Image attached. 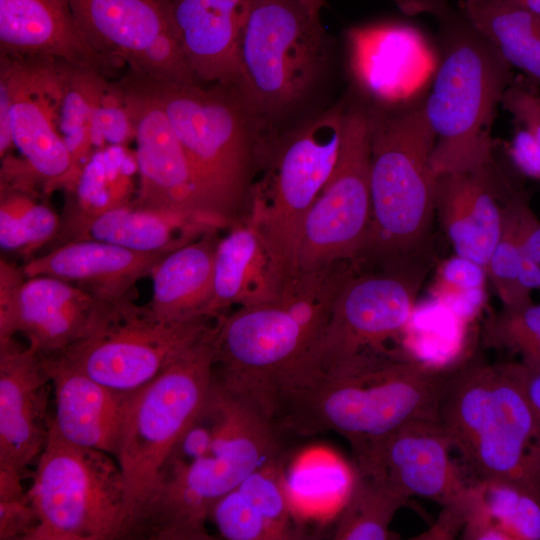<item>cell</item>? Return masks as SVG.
Returning a JSON list of instances; mask_svg holds the SVG:
<instances>
[{"mask_svg": "<svg viewBox=\"0 0 540 540\" xmlns=\"http://www.w3.org/2000/svg\"><path fill=\"white\" fill-rule=\"evenodd\" d=\"M399 8L407 14H414L415 6L418 0H394Z\"/></svg>", "mask_w": 540, "mask_h": 540, "instance_id": "7dc6e473", "label": "cell"}, {"mask_svg": "<svg viewBox=\"0 0 540 540\" xmlns=\"http://www.w3.org/2000/svg\"><path fill=\"white\" fill-rule=\"evenodd\" d=\"M137 76L162 106L183 146L202 214L220 228L247 219L252 119L236 90Z\"/></svg>", "mask_w": 540, "mask_h": 540, "instance_id": "5b68a950", "label": "cell"}, {"mask_svg": "<svg viewBox=\"0 0 540 540\" xmlns=\"http://www.w3.org/2000/svg\"><path fill=\"white\" fill-rule=\"evenodd\" d=\"M42 360L55 395L52 424L58 433L73 444L116 457L133 393L96 382L58 355H42Z\"/></svg>", "mask_w": 540, "mask_h": 540, "instance_id": "cb8c5ba5", "label": "cell"}, {"mask_svg": "<svg viewBox=\"0 0 540 540\" xmlns=\"http://www.w3.org/2000/svg\"><path fill=\"white\" fill-rule=\"evenodd\" d=\"M505 152L519 176L540 181V146L527 130L516 125Z\"/></svg>", "mask_w": 540, "mask_h": 540, "instance_id": "b9f144b4", "label": "cell"}, {"mask_svg": "<svg viewBox=\"0 0 540 540\" xmlns=\"http://www.w3.org/2000/svg\"><path fill=\"white\" fill-rule=\"evenodd\" d=\"M75 240L93 239L128 249L171 252L210 230L213 221L178 212L146 209L128 204L73 217Z\"/></svg>", "mask_w": 540, "mask_h": 540, "instance_id": "83f0119b", "label": "cell"}, {"mask_svg": "<svg viewBox=\"0 0 540 540\" xmlns=\"http://www.w3.org/2000/svg\"><path fill=\"white\" fill-rule=\"evenodd\" d=\"M527 391L534 410L536 426L524 459L519 482L540 496V373L532 372L528 368Z\"/></svg>", "mask_w": 540, "mask_h": 540, "instance_id": "60d3db41", "label": "cell"}, {"mask_svg": "<svg viewBox=\"0 0 540 540\" xmlns=\"http://www.w3.org/2000/svg\"><path fill=\"white\" fill-rule=\"evenodd\" d=\"M60 228L57 214L34 194L1 185L0 246L30 256L49 242Z\"/></svg>", "mask_w": 540, "mask_h": 540, "instance_id": "e575fe53", "label": "cell"}, {"mask_svg": "<svg viewBox=\"0 0 540 540\" xmlns=\"http://www.w3.org/2000/svg\"><path fill=\"white\" fill-rule=\"evenodd\" d=\"M0 58V83L10 96L12 143L22 157L10 158V165L28 182H42L48 192L75 186L80 173L58 124L65 62L4 54Z\"/></svg>", "mask_w": 540, "mask_h": 540, "instance_id": "9a60e30c", "label": "cell"}, {"mask_svg": "<svg viewBox=\"0 0 540 540\" xmlns=\"http://www.w3.org/2000/svg\"><path fill=\"white\" fill-rule=\"evenodd\" d=\"M114 458L65 440L51 424L28 490L39 519L31 540L125 539L126 486Z\"/></svg>", "mask_w": 540, "mask_h": 540, "instance_id": "30bf717a", "label": "cell"}, {"mask_svg": "<svg viewBox=\"0 0 540 540\" xmlns=\"http://www.w3.org/2000/svg\"><path fill=\"white\" fill-rule=\"evenodd\" d=\"M453 453L438 420H424L403 426L355 458L354 468L407 499L419 496L446 506L460 500L472 484Z\"/></svg>", "mask_w": 540, "mask_h": 540, "instance_id": "d6986e66", "label": "cell"}, {"mask_svg": "<svg viewBox=\"0 0 540 540\" xmlns=\"http://www.w3.org/2000/svg\"><path fill=\"white\" fill-rule=\"evenodd\" d=\"M452 368L430 367L404 350L364 353L287 391L274 422L281 432L299 435L336 432L359 458L407 424L438 420Z\"/></svg>", "mask_w": 540, "mask_h": 540, "instance_id": "6da1fadb", "label": "cell"}, {"mask_svg": "<svg viewBox=\"0 0 540 540\" xmlns=\"http://www.w3.org/2000/svg\"><path fill=\"white\" fill-rule=\"evenodd\" d=\"M487 279L485 267L454 254L437 267L431 295L468 326L486 303Z\"/></svg>", "mask_w": 540, "mask_h": 540, "instance_id": "d590c367", "label": "cell"}, {"mask_svg": "<svg viewBox=\"0 0 540 540\" xmlns=\"http://www.w3.org/2000/svg\"><path fill=\"white\" fill-rule=\"evenodd\" d=\"M22 473L0 469V540H31L39 525Z\"/></svg>", "mask_w": 540, "mask_h": 540, "instance_id": "74e56055", "label": "cell"}, {"mask_svg": "<svg viewBox=\"0 0 540 540\" xmlns=\"http://www.w3.org/2000/svg\"><path fill=\"white\" fill-rule=\"evenodd\" d=\"M524 249L527 254L540 264V220L534 213L526 227Z\"/></svg>", "mask_w": 540, "mask_h": 540, "instance_id": "ee69618b", "label": "cell"}, {"mask_svg": "<svg viewBox=\"0 0 540 540\" xmlns=\"http://www.w3.org/2000/svg\"><path fill=\"white\" fill-rule=\"evenodd\" d=\"M134 138V130L117 82L106 81L93 111L91 124L92 145L122 146Z\"/></svg>", "mask_w": 540, "mask_h": 540, "instance_id": "f35d334b", "label": "cell"}, {"mask_svg": "<svg viewBox=\"0 0 540 540\" xmlns=\"http://www.w3.org/2000/svg\"><path fill=\"white\" fill-rule=\"evenodd\" d=\"M0 50L66 62L106 77L122 66L90 45L69 0H0Z\"/></svg>", "mask_w": 540, "mask_h": 540, "instance_id": "603a6c76", "label": "cell"}, {"mask_svg": "<svg viewBox=\"0 0 540 540\" xmlns=\"http://www.w3.org/2000/svg\"><path fill=\"white\" fill-rule=\"evenodd\" d=\"M135 297L136 293L118 300H102L89 332L55 355L96 382L132 394L203 339L215 325L211 320L216 317L162 320L148 304L137 305Z\"/></svg>", "mask_w": 540, "mask_h": 540, "instance_id": "8fae6325", "label": "cell"}, {"mask_svg": "<svg viewBox=\"0 0 540 540\" xmlns=\"http://www.w3.org/2000/svg\"><path fill=\"white\" fill-rule=\"evenodd\" d=\"M168 253L136 251L108 242L81 239L35 257L21 268L26 277H55L100 300L111 301L135 294V284L151 275Z\"/></svg>", "mask_w": 540, "mask_h": 540, "instance_id": "d4e9b609", "label": "cell"}, {"mask_svg": "<svg viewBox=\"0 0 540 540\" xmlns=\"http://www.w3.org/2000/svg\"><path fill=\"white\" fill-rule=\"evenodd\" d=\"M349 68L357 86L389 108L407 104L421 92L436 63L420 32L386 23L354 27L346 34Z\"/></svg>", "mask_w": 540, "mask_h": 540, "instance_id": "44dd1931", "label": "cell"}, {"mask_svg": "<svg viewBox=\"0 0 540 540\" xmlns=\"http://www.w3.org/2000/svg\"><path fill=\"white\" fill-rule=\"evenodd\" d=\"M218 319L210 332L133 393L115 459L125 480V539L155 489L171 448L204 402L214 378Z\"/></svg>", "mask_w": 540, "mask_h": 540, "instance_id": "ba28073f", "label": "cell"}, {"mask_svg": "<svg viewBox=\"0 0 540 540\" xmlns=\"http://www.w3.org/2000/svg\"><path fill=\"white\" fill-rule=\"evenodd\" d=\"M502 1L540 15V0H502Z\"/></svg>", "mask_w": 540, "mask_h": 540, "instance_id": "bcb514c9", "label": "cell"}, {"mask_svg": "<svg viewBox=\"0 0 540 540\" xmlns=\"http://www.w3.org/2000/svg\"><path fill=\"white\" fill-rule=\"evenodd\" d=\"M252 0H172L175 24L198 83L233 87Z\"/></svg>", "mask_w": 540, "mask_h": 540, "instance_id": "484cf974", "label": "cell"}, {"mask_svg": "<svg viewBox=\"0 0 540 540\" xmlns=\"http://www.w3.org/2000/svg\"><path fill=\"white\" fill-rule=\"evenodd\" d=\"M426 12L445 28L447 47L422 104L435 135L431 158L438 175L481 169L493 160L491 129L512 66L465 15L454 13L443 0H429Z\"/></svg>", "mask_w": 540, "mask_h": 540, "instance_id": "7a4b0ae2", "label": "cell"}, {"mask_svg": "<svg viewBox=\"0 0 540 540\" xmlns=\"http://www.w3.org/2000/svg\"><path fill=\"white\" fill-rule=\"evenodd\" d=\"M534 214L527 193L514 191L503 203V225L498 242L486 266L487 278L504 307H518L532 302L519 284L524 253V235Z\"/></svg>", "mask_w": 540, "mask_h": 540, "instance_id": "836d02e7", "label": "cell"}, {"mask_svg": "<svg viewBox=\"0 0 540 540\" xmlns=\"http://www.w3.org/2000/svg\"><path fill=\"white\" fill-rule=\"evenodd\" d=\"M417 254L377 271L360 270L347 282L291 389L358 355L390 350L387 343L403 335L427 272Z\"/></svg>", "mask_w": 540, "mask_h": 540, "instance_id": "7c38bea8", "label": "cell"}, {"mask_svg": "<svg viewBox=\"0 0 540 540\" xmlns=\"http://www.w3.org/2000/svg\"><path fill=\"white\" fill-rule=\"evenodd\" d=\"M467 503L510 540H540V496L523 483L503 479L474 482Z\"/></svg>", "mask_w": 540, "mask_h": 540, "instance_id": "d6a6232c", "label": "cell"}, {"mask_svg": "<svg viewBox=\"0 0 540 540\" xmlns=\"http://www.w3.org/2000/svg\"><path fill=\"white\" fill-rule=\"evenodd\" d=\"M298 2L312 18L320 20V11L325 0H298Z\"/></svg>", "mask_w": 540, "mask_h": 540, "instance_id": "f6af8a7d", "label": "cell"}, {"mask_svg": "<svg viewBox=\"0 0 540 540\" xmlns=\"http://www.w3.org/2000/svg\"><path fill=\"white\" fill-rule=\"evenodd\" d=\"M280 430L252 400L236 394L210 452L158 487L129 539L209 540L215 504L256 469L281 455Z\"/></svg>", "mask_w": 540, "mask_h": 540, "instance_id": "8992f818", "label": "cell"}, {"mask_svg": "<svg viewBox=\"0 0 540 540\" xmlns=\"http://www.w3.org/2000/svg\"><path fill=\"white\" fill-rule=\"evenodd\" d=\"M538 86L524 75L516 76L506 88L501 106L515 125L527 130L540 146V93Z\"/></svg>", "mask_w": 540, "mask_h": 540, "instance_id": "ab89813d", "label": "cell"}, {"mask_svg": "<svg viewBox=\"0 0 540 540\" xmlns=\"http://www.w3.org/2000/svg\"><path fill=\"white\" fill-rule=\"evenodd\" d=\"M101 302L64 280L26 277L0 259V340L21 333L42 355L59 353L89 332Z\"/></svg>", "mask_w": 540, "mask_h": 540, "instance_id": "e0dca14e", "label": "cell"}, {"mask_svg": "<svg viewBox=\"0 0 540 540\" xmlns=\"http://www.w3.org/2000/svg\"><path fill=\"white\" fill-rule=\"evenodd\" d=\"M437 419L472 483L519 481L536 426L527 368L467 356L446 378Z\"/></svg>", "mask_w": 540, "mask_h": 540, "instance_id": "277c9868", "label": "cell"}, {"mask_svg": "<svg viewBox=\"0 0 540 540\" xmlns=\"http://www.w3.org/2000/svg\"><path fill=\"white\" fill-rule=\"evenodd\" d=\"M219 240L217 230H210L168 253L154 267L148 306L158 318L185 321L211 317L209 306Z\"/></svg>", "mask_w": 540, "mask_h": 540, "instance_id": "f546056e", "label": "cell"}, {"mask_svg": "<svg viewBox=\"0 0 540 540\" xmlns=\"http://www.w3.org/2000/svg\"><path fill=\"white\" fill-rule=\"evenodd\" d=\"M346 109L337 104L290 133L251 186L247 219L269 251L280 290L298 274L305 221L337 162Z\"/></svg>", "mask_w": 540, "mask_h": 540, "instance_id": "9c48e42d", "label": "cell"}, {"mask_svg": "<svg viewBox=\"0 0 540 540\" xmlns=\"http://www.w3.org/2000/svg\"><path fill=\"white\" fill-rule=\"evenodd\" d=\"M50 376L40 351L0 340V469L24 472L45 448Z\"/></svg>", "mask_w": 540, "mask_h": 540, "instance_id": "ffe728a7", "label": "cell"}, {"mask_svg": "<svg viewBox=\"0 0 540 540\" xmlns=\"http://www.w3.org/2000/svg\"><path fill=\"white\" fill-rule=\"evenodd\" d=\"M483 336L486 345L518 354L530 371L540 373V304L503 306L487 318Z\"/></svg>", "mask_w": 540, "mask_h": 540, "instance_id": "8d00e7d4", "label": "cell"}, {"mask_svg": "<svg viewBox=\"0 0 540 540\" xmlns=\"http://www.w3.org/2000/svg\"><path fill=\"white\" fill-rule=\"evenodd\" d=\"M371 219L370 117L360 105L347 107L335 167L305 221L298 273L336 261L356 263Z\"/></svg>", "mask_w": 540, "mask_h": 540, "instance_id": "5bb4252c", "label": "cell"}, {"mask_svg": "<svg viewBox=\"0 0 540 540\" xmlns=\"http://www.w3.org/2000/svg\"><path fill=\"white\" fill-rule=\"evenodd\" d=\"M328 52L320 20L298 0H252L233 86L252 122L276 119L300 104L324 71Z\"/></svg>", "mask_w": 540, "mask_h": 540, "instance_id": "52a82bcc", "label": "cell"}, {"mask_svg": "<svg viewBox=\"0 0 540 540\" xmlns=\"http://www.w3.org/2000/svg\"><path fill=\"white\" fill-rule=\"evenodd\" d=\"M515 187L494 162L438 175L435 214L456 255L488 264L503 225V203Z\"/></svg>", "mask_w": 540, "mask_h": 540, "instance_id": "7402d4cb", "label": "cell"}, {"mask_svg": "<svg viewBox=\"0 0 540 540\" xmlns=\"http://www.w3.org/2000/svg\"><path fill=\"white\" fill-rule=\"evenodd\" d=\"M459 7L512 67L540 87V15L502 0H462Z\"/></svg>", "mask_w": 540, "mask_h": 540, "instance_id": "4dcf8cb0", "label": "cell"}, {"mask_svg": "<svg viewBox=\"0 0 540 540\" xmlns=\"http://www.w3.org/2000/svg\"><path fill=\"white\" fill-rule=\"evenodd\" d=\"M117 83L136 141L139 190L132 205L207 218L186 153L162 106L134 73Z\"/></svg>", "mask_w": 540, "mask_h": 540, "instance_id": "ac0fdd59", "label": "cell"}, {"mask_svg": "<svg viewBox=\"0 0 540 540\" xmlns=\"http://www.w3.org/2000/svg\"><path fill=\"white\" fill-rule=\"evenodd\" d=\"M369 112L371 219L356 261L378 269L415 255L435 217V135L422 105Z\"/></svg>", "mask_w": 540, "mask_h": 540, "instance_id": "3957f363", "label": "cell"}, {"mask_svg": "<svg viewBox=\"0 0 540 540\" xmlns=\"http://www.w3.org/2000/svg\"><path fill=\"white\" fill-rule=\"evenodd\" d=\"M283 455L256 469L213 507L209 520L228 540H288L299 536L285 481Z\"/></svg>", "mask_w": 540, "mask_h": 540, "instance_id": "4316f807", "label": "cell"}, {"mask_svg": "<svg viewBox=\"0 0 540 540\" xmlns=\"http://www.w3.org/2000/svg\"><path fill=\"white\" fill-rule=\"evenodd\" d=\"M466 494L460 500L443 506V511L436 523L416 539H452L459 531H462L466 519Z\"/></svg>", "mask_w": 540, "mask_h": 540, "instance_id": "7bdbcfd3", "label": "cell"}, {"mask_svg": "<svg viewBox=\"0 0 540 540\" xmlns=\"http://www.w3.org/2000/svg\"><path fill=\"white\" fill-rule=\"evenodd\" d=\"M216 250L209 315L218 317L233 305L275 302L280 282L269 251L248 220L228 228Z\"/></svg>", "mask_w": 540, "mask_h": 540, "instance_id": "f1b7e54d", "label": "cell"}, {"mask_svg": "<svg viewBox=\"0 0 540 540\" xmlns=\"http://www.w3.org/2000/svg\"><path fill=\"white\" fill-rule=\"evenodd\" d=\"M314 345L277 302L239 307L218 318L214 377L273 420L282 395L298 380Z\"/></svg>", "mask_w": 540, "mask_h": 540, "instance_id": "4fadbf2b", "label": "cell"}, {"mask_svg": "<svg viewBox=\"0 0 540 540\" xmlns=\"http://www.w3.org/2000/svg\"><path fill=\"white\" fill-rule=\"evenodd\" d=\"M407 501L377 478L353 467V479L338 512L333 539H393L390 524Z\"/></svg>", "mask_w": 540, "mask_h": 540, "instance_id": "1f68e13d", "label": "cell"}, {"mask_svg": "<svg viewBox=\"0 0 540 540\" xmlns=\"http://www.w3.org/2000/svg\"><path fill=\"white\" fill-rule=\"evenodd\" d=\"M69 1L98 53L145 78L197 82L175 24L172 0Z\"/></svg>", "mask_w": 540, "mask_h": 540, "instance_id": "2e32d148", "label": "cell"}]
</instances>
